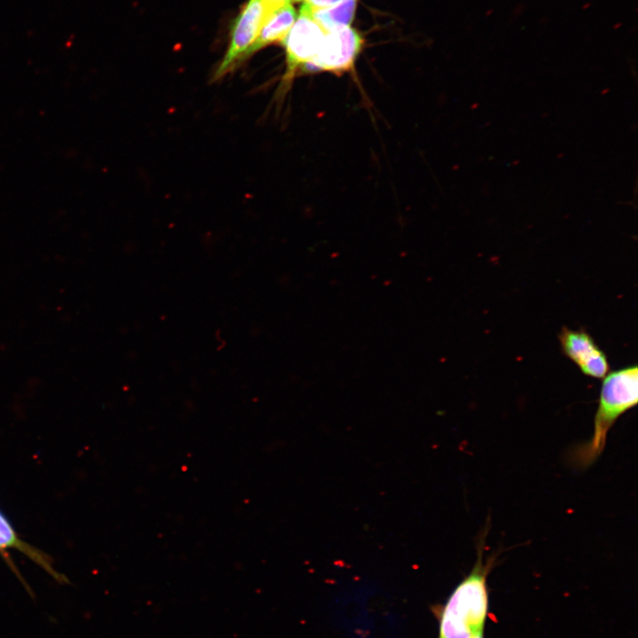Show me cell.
Here are the masks:
<instances>
[{
    "mask_svg": "<svg viewBox=\"0 0 638 638\" xmlns=\"http://www.w3.org/2000/svg\"><path fill=\"white\" fill-rule=\"evenodd\" d=\"M362 43L360 34L349 27L329 32L315 57L301 73L323 71L342 74L353 71Z\"/></svg>",
    "mask_w": 638,
    "mask_h": 638,
    "instance_id": "cell-5",
    "label": "cell"
},
{
    "mask_svg": "<svg viewBox=\"0 0 638 638\" xmlns=\"http://www.w3.org/2000/svg\"><path fill=\"white\" fill-rule=\"evenodd\" d=\"M305 4L313 9H322L333 6L343 0H304Z\"/></svg>",
    "mask_w": 638,
    "mask_h": 638,
    "instance_id": "cell-9",
    "label": "cell"
},
{
    "mask_svg": "<svg viewBox=\"0 0 638 638\" xmlns=\"http://www.w3.org/2000/svg\"><path fill=\"white\" fill-rule=\"evenodd\" d=\"M296 11L287 3L271 12L253 44L245 51L243 60L247 59L261 48L285 38L296 19Z\"/></svg>",
    "mask_w": 638,
    "mask_h": 638,
    "instance_id": "cell-7",
    "label": "cell"
},
{
    "mask_svg": "<svg viewBox=\"0 0 638 638\" xmlns=\"http://www.w3.org/2000/svg\"><path fill=\"white\" fill-rule=\"evenodd\" d=\"M485 532L477 543L471 571L439 611V638H475L484 633L489 604L487 577L497 561V554L485 557Z\"/></svg>",
    "mask_w": 638,
    "mask_h": 638,
    "instance_id": "cell-1",
    "label": "cell"
},
{
    "mask_svg": "<svg viewBox=\"0 0 638 638\" xmlns=\"http://www.w3.org/2000/svg\"><path fill=\"white\" fill-rule=\"evenodd\" d=\"M268 4H270L276 7H280L287 3H291L292 0H263ZM294 1H300V0H294Z\"/></svg>",
    "mask_w": 638,
    "mask_h": 638,
    "instance_id": "cell-10",
    "label": "cell"
},
{
    "mask_svg": "<svg viewBox=\"0 0 638 638\" xmlns=\"http://www.w3.org/2000/svg\"><path fill=\"white\" fill-rule=\"evenodd\" d=\"M355 6L356 0H343L333 6L322 9H313L307 5L313 19L326 33L349 27L354 16Z\"/></svg>",
    "mask_w": 638,
    "mask_h": 638,
    "instance_id": "cell-8",
    "label": "cell"
},
{
    "mask_svg": "<svg viewBox=\"0 0 638 638\" xmlns=\"http://www.w3.org/2000/svg\"><path fill=\"white\" fill-rule=\"evenodd\" d=\"M590 439L578 446L572 460L580 468L592 465L603 453L607 436L617 420L637 405L638 369L636 365L608 373L603 377Z\"/></svg>",
    "mask_w": 638,
    "mask_h": 638,
    "instance_id": "cell-2",
    "label": "cell"
},
{
    "mask_svg": "<svg viewBox=\"0 0 638 638\" xmlns=\"http://www.w3.org/2000/svg\"><path fill=\"white\" fill-rule=\"evenodd\" d=\"M277 8L263 0H249L235 20L230 45L213 81L222 79L243 61L245 51L259 35L265 21Z\"/></svg>",
    "mask_w": 638,
    "mask_h": 638,
    "instance_id": "cell-4",
    "label": "cell"
},
{
    "mask_svg": "<svg viewBox=\"0 0 638 638\" xmlns=\"http://www.w3.org/2000/svg\"><path fill=\"white\" fill-rule=\"evenodd\" d=\"M475 638H485V637H484V633L478 634V635L476 636Z\"/></svg>",
    "mask_w": 638,
    "mask_h": 638,
    "instance_id": "cell-11",
    "label": "cell"
},
{
    "mask_svg": "<svg viewBox=\"0 0 638 638\" xmlns=\"http://www.w3.org/2000/svg\"><path fill=\"white\" fill-rule=\"evenodd\" d=\"M326 34L303 4L299 18L282 41L286 69L277 89L278 96L284 97L298 73L315 57Z\"/></svg>",
    "mask_w": 638,
    "mask_h": 638,
    "instance_id": "cell-3",
    "label": "cell"
},
{
    "mask_svg": "<svg viewBox=\"0 0 638 638\" xmlns=\"http://www.w3.org/2000/svg\"><path fill=\"white\" fill-rule=\"evenodd\" d=\"M563 354L580 370L593 378H603L610 370L608 359L592 336L584 329L563 327L558 335Z\"/></svg>",
    "mask_w": 638,
    "mask_h": 638,
    "instance_id": "cell-6",
    "label": "cell"
}]
</instances>
